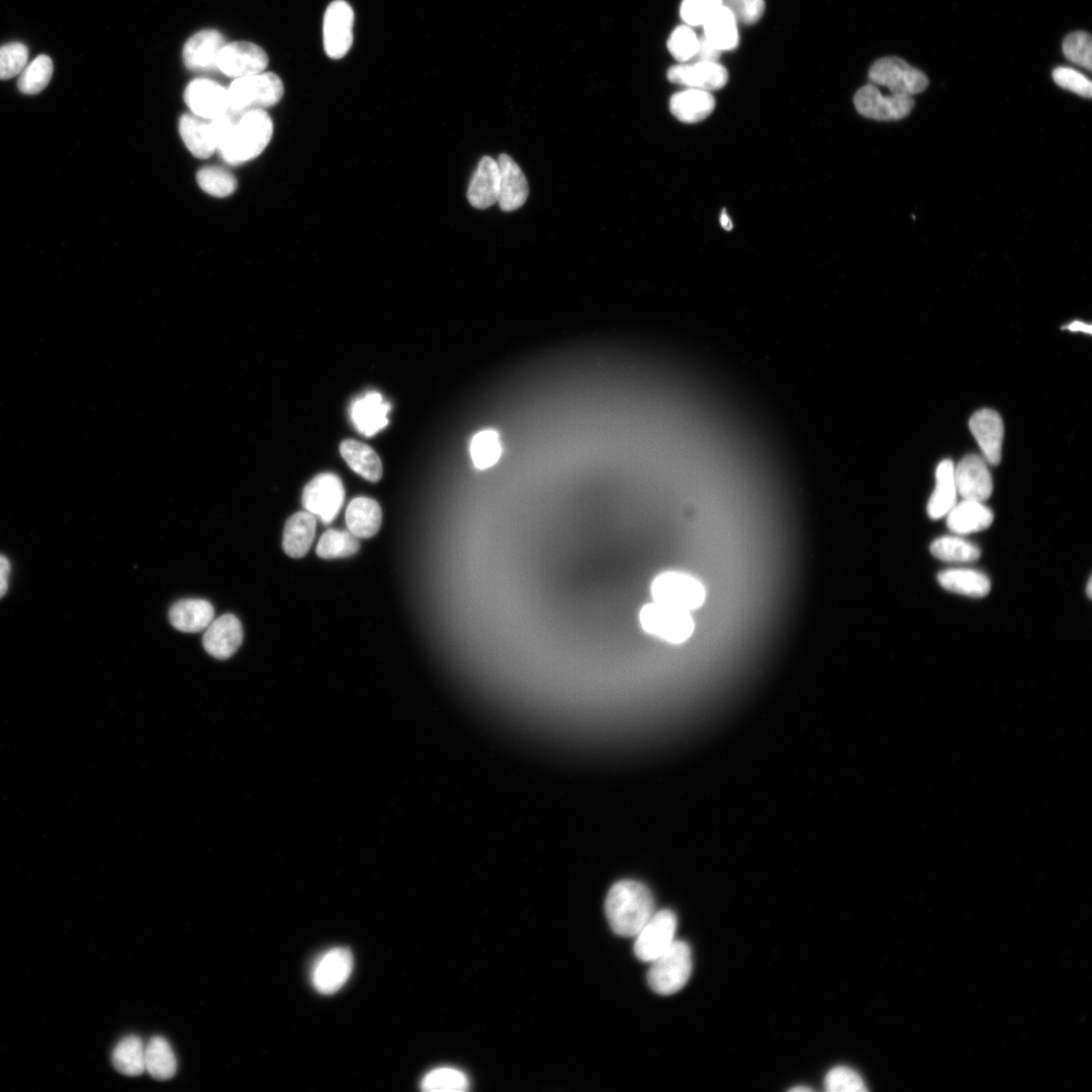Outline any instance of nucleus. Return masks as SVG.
<instances>
[{
	"label": "nucleus",
	"instance_id": "1",
	"mask_svg": "<svg viewBox=\"0 0 1092 1092\" xmlns=\"http://www.w3.org/2000/svg\"><path fill=\"white\" fill-rule=\"evenodd\" d=\"M212 120L219 140L218 151L232 165L259 157L273 138L274 122L265 109L244 112L229 109Z\"/></svg>",
	"mask_w": 1092,
	"mask_h": 1092
},
{
	"label": "nucleus",
	"instance_id": "2",
	"mask_svg": "<svg viewBox=\"0 0 1092 1092\" xmlns=\"http://www.w3.org/2000/svg\"><path fill=\"white\" fill-rule=\"evenodd\" d=\"M605 913L614 933L635 937L656 913L654 896L645 884L619 881L609 890Z\"/></svg>",
	"mask_w": 1092,
	"mask_h": 1092
},
{
	"label": "nucleus",
	"instance_id": "3",
	"mask_svg": "<svg viewBox=\"0 0 1092 1092\" xmlns=\"http://www.w3.org/2000/svg\"><path fill=\"white\" fill-rule=\"evenodd\" d=\"M869 84L885 96L913 97L925 92L929 86L927 76L897 57L877 60L868 75Z\"/></svg>",
	"mask_w": 1092,
	"mask_h": 1092
},
{
	"label": "nucleus",
	"instance_id": "4",
	"mask_svg": "<svg viewBox=\"0 0 1092 1092\" xmlns=\"http://www.w3.org/2000/svg\"><path fill=\"white\" fill-rule=\"evenodd\" d=\"M693 961L689 945L675 941L662 955L651 962L648 983L661 995L680 991L689 982Z\"/></svg>",
	"mask_w": 1092,
	"mask_h": 1092
},
{
	"label": "nucleus",
	"instance_id": "5",
	"mask_svg": "<svg viewBox=\"0 0 1092 1092\" xmlns=\"http://www.w3.org/2000/svg\"><path fill=\"white\" fill-rule=\"evenodd\" d=\"M285 94L282 80L273 73L235 80L228 89L230 109L244 112L278 105Z\"/></svg>",
	"mask_w": 1092,
	"mask_h": 1092
},
{
	"label": "nucleus",
	"instance_id": "6",
	"mask_svg": "<svg viewBox=\"0 0 1092 1092\" xmlns=\"http://www.w3.org/2000/svg\"><path fill=\"white\" fill-rule=\"evenodd\" d=\"M651 592L655 602L686 612L700 608L706 598L702 583L682 571L659 574L652 584Z\"/></svg>",
	"mask_w": 1092,
	"mask_h": 1092
},
{
	"label": "nucleus",
	"instance_id": "7",
	"mask_svg": "<svg viewBox=\"0 0 1092 1092\" xmlns=\"http://www.w3.org/2000/svg\"><path fill=\"white\" fill-rule=\"evenodd\" d=\"M345 489L341 479L334 474H321L304 489L302 503L306 511L329 526L344 504Z\"/></svg>",
	"mask_w": 1092,
	"mask_h": 1092
},
{
	"label": "nucleus",
	"instance_id": "8",
	"mask_svg": "<svg viewBox=\"0 0 1092 1092\" xmlns=\"http://www.w3.org/2000/svg\"><path fill=\"white\" fill-rule=\"evenodd\" d=\"M639 621L646 632L674 645H680L686 641L695 628L690 612L658 602L642 607Z\"/></svg>",
	"mask_w": 1092,
	"mask_h": 1092
},
{
	"label": "nucleus",
	"instance_id": "9",
	"mask_svg": "<svg viewBox=\"0 0 1092 1092\" xmlns=\"http://www.w3.org/2000/svg\"><path fill=\"white\" fill-rule=\"evenodd\" d=\"M677 927L678 920L672 911L656 912L635 936V956L642 962L654 961L676 941Z\"/></svg>",
	"mask_w": 1092,
	"mask_h": 1092
},
{
	"label": "nucleus",
	"instance_id": "10",
	"mask_svg": "<svg viewBox=\"0 0 1092 1092\" xmlns=\"http://www.w3.org/2000/svg\"><path fill=\"white\" fill-rule=\"evenodd\" d=\"M354 966L353 955L347 948H333L321 956L312 971L315 989L326 995L339 991L349 980Z\"/></svg>",
	"mask_w": 1092,
	"mask_h": 1092
},
{
	"label": "nucleus",
	"instance_id": "11",
	"mask_svg": "<svg viewBox=\"0 0 1092 1092\" xmlns=\"http://www.w3.org/2000/svg\"><path fill=\"white\" fill-rule=\"evenodd\" d=\"M269 56L259 45L250 42L226 44L218 62V71L238 80L265 73Z\"/></svg>",
	"mask_w": 1092,
	"mask_h": 1092
},
{
	"label": "nucleus",
	"instance_id": "12",
	"mask_svg": "<svg viewBox=\"0 0 1092 1092\" xmlns=\"http://www.w3.org/2000/svg\"><path fill=\"white\" fill-rule=\"evenodd\" d=\"M854 103L863 116L881 121L903 119L915 108L913 97L885 96L871 84L858 91Z\"/></svg>",
	"mask_w": 1092,
	"mask_h": 1092
},
{
	"label": "nucleus",
	"instance_id": "13",
	"mask_svg": "<svg viewBox=\"0 0 1092 1092\" xmlns=\"http://www.w3.org/2000/svg\"><path fill=\"white\" fill-rule=\"evenodd\" d=\"M354 13L344 0H335L327 10L324 40L327 54L332 59L343 58L353 43Z\"/></svg>",
	"mask_w": 1092,
	"mask_h": 1092
},
{
	"label": "nucleus",
	"instance_id": "14",
	"mask_svg": "<svg viewBox=\"0 0 1092 1092\" xmlns=\"http://www.w3.org/2000/svg\"><path fill=\"white\" fill-rule=\"evenodd\" d=\"M670 83L687 89L706 92L724 89L729 82V72L719 62L697 61L680 63L668 71Z\"/></svg>",
	"mask_w": 1092,
	"mask_h": 1092
},
{
	"label": "nucleus",
	"instance_id": "15",
	"mask_svg": "<svg viewBox=\"0 0 1092 1092\" xmlns=\"http://www.w3.org/2000/svg\"><path fill=\"white\" fill-rule=\"evenodd\" d=\"M955 482L963 500L984 502L992 494L993 483L988 464L978 455L966 457L955 467Z\"/></svg>",
	"mask_w": 1092,
	"mask_h": 1092
},
{
	"label": "nucleus",
	"instance_id": "16",
	"mask_svg": "<svg viewBox=\"0 0 1092 1092\" xmlns=\"http://www.w3.org/2000/svg\"><path fill=\"white\" fill-rule=\"evenodd\" d=\"M226 41L216 30H204L187 40L182 59L187 70L209 73L218 70V62Z\"/></svg>",
	"mask_w": 1092,
	"mask_h": 1092
},
{
	"label": "nucleus",
	"instance_id": "17",
	"mask_svg": "<svg viewBox=\"0 0 1092 1092\" xmlns=\"http://www.w3.org/2000/svg\"><path fill=\"white\" fill-rule=\"evenodd\" d=\"M184 101L191 113L210 120L230 109L228 90L209 80L191 82L185 90Z\"/></svg>",
	"mask_w": 1092,
	"mask_h": 1092
},
{
	"label": "nucleus",
	"instance_id": "18",
	"mask_svg": "<svg viewBox=\"0 0 1092 1092\" xmlns=\"http://www.w3.org/2000/svg\"><path fill=\"white\" fill-rule=\"evenodd\" d=\"M499 166V196L497 204L504 212L521 209L530 196L528 179L520 165L507 154L497 160Z\"/></svg>",
	"mask_w": 1092,
	"mask_h": 1092
},
{
	"label": "nucleus",
	"instance_id": "19",
	"mask_svg": "<svg viewBox=\"0 0 1092 1092\" xmlns=\"http://www.w3.org/2000/svg\"><path fill=\"white\" fill-rule=\"evenodd\" d=\"M243 641V629L239 619L232 614L219 617L206 629L203 644L205 650L218 660L231 658Z\"/></svg>",
	"mask_w": 1092,
	"mask_h": 1092
},
{
	"label": "nucleus",
	"instance_id": "20",
	"mask_svg": "<svg viewBox=\"0 0 1092 1092\" xmlns=\"http://www.w3.org/2000/svg\"><path fill=\"white\" fill-rule=\"evenodd\" d=\"M971 430L979 442L988 465L997 466L1001 461L1004 426L997 412L983 409L971 419Z\"/></svg>",
	"mask_w": 1092,
	"mask_h": 1092
},
{
	"label": "nucleus",
	"instance_id": "21",
	"mask_svg": "<svg viewBox=\"0 0 1092 1092\" xmlns=\"http://www.w3.org/2000/svg\"><path fill=\"white\" fill-rule=\"evenodd\" d=\"M179 133L191 154L200 159H208L218 151V136L210 119L185 113L179 120Z\"/></svg>",
	"mask_w": 1092,
	"mask_h": 1092
},
{
	"label": "nucleus",
	"instance_id": "22",
	"mask_svg": "<svg viewBox=\"0 0 1092 1092\" xmlns=\"http://www.w3.org/2000/svg\"><path fill=\"white\" fill-rule=\"evenodd\" d=\"M992 511L983 502L963 500L947 514L949 530L956 535L966 536L987 530L993 523Z\"/></svg>",
	"mask_w": 1092,
	"mask_h": 1092
},
{
	"label": "nucleus",
	"instance_id": "23",
	"mask_svg": "<svg viewBox=\"0 0 1092 1092\" xmlns=\"http://www.w3.org/2000/svg\"><path fill=\"white\" fill-rule=\"evenodd\" d=\"M391 404L376 392H370L355 400L351 406V418L355 428L371 437L387 427Z\"/></svg>",
	"mask_w": 1092,
	"mask_h": 1092
},
{
	"label": "nucleus",
	"instance_id": "24",
	"mask_svg": "<svg viewBox=\"0 0 1092 1092\" xmlns=\"http://www.w3.org/2000/svg\"><path fill=\"white\" fill-rule=\"evenodd\" d=\"M499 166L490 156H485L475 170L468 191L470 204L479 210L488 209L498 202Z\"/></svg>",
	"mask_w": 1092,
	"mask_h": 1092
},
{
	"label": "nucleus",
	"instance_id": "25",
	"mask_svg": "<svg viewBox=\"0 0 1092 1092\" xmlns=\"http://www.w3.org/2000/svg\"><path fill=\"white\" fill-rule=\"evenodd\" d=\"M215 610L212 604L203 599H186L176 602L169 611V620L174 628L186 633L206 630L213 622Z\"/></svg>",
	"mask_w": 1092,
	"mask_h": 1092
},
{
	"label": "nucleus",
	"instance_id": "26",
	"mask_svg": "<svg viewBox=\"0 0 1092 1092\" xmlns=\"http://www.w3.org/2000/svg\"><path fill=\"white\" fill-rule=\"evenodd\" d=\"M711 92L687 89L675 94L670 101L672 114L682 122L695 123L708 118L716 109Z\"/></svg>",
	"mask_w": 1092,
	"mask_h": 1092
},
{
	"label": "nucleus",
	"instance_id": "27",
	"mask_svg": "<svg viewBox=\"0 0 1092 1092\" xmlns=\"http://www.w3.org/2000/svg\"><path fill=\"white\" fill-rule=\"evenodd\" d=\"M940 585L947 591L973 598H983L989 594V577L977 569L950 568L938 575Z\"/></svg>",
	"mask_w": 1092,
	"mask_h": 1092
},
{
	"label": "nucleus",
	"instance_id": "28",
	"mask_svg": "<svg viewBox=\"0 0 1092 1092\" xmlns=\"http://www.w3.org/2000/svg\"><path fill=\"white\" fill-rule=\"evenodd\" d=\"M382 522L381 508L367 497L353 499L346 510V526L357 539H370L377 535Z\"/></svg>",
	"mask_w": 1092,
	"mask_h": 1092
},
{
	"label": "nucleus",
	"instance_id": "29",
	"mask_svg": "<svg viewBox=\"0 0 1092 1092\" xmlns=\"http://www.w3.org/2000/svg\"><path fill=\"white\" fill-rule=\"evenodd\" d=\"M317 530L316 517L308 511L298 512L289 519L284 531L283 547L294 558L304 557L310 550Z\"/></svg>",
	"mask_w": 1092,
	"mask_h": 1092
},
{
	"label": "nucleus",
	"instance_id": "30",
	"mask_svg": "<svg viewBox=\"0 0 1092 1092\" xmlns=\"http://www.w3.org/2000/svg\"><path fill=\"white\" fill-rule=\"evenodd\" d=\"M955 466L950 460L943 461L936 472V489L928 504L929 517L938 521L945 517L957 503Z\"/></svg>",
	"mask_w": 1092,
	"mask_h": 1092
},
{
	"label": "nucleus",
	"instance_id": "31",
	"mask_svg": "<svg viewBox=\"0 0 1092 1092\" xmlns=\"http://www.w3.org/2000/svg\"><path fill=\"white\" fill-rule=\"evenodd\" d=\"M340 453L350 469L363 479L377 483L382 477V465L379 457L368 445L353 439L344 440Z\"/></svg>",
	"mask_w": 1092,
	"mask_h": 1092
},
{
	"label": "nucleus",
	"instance_id": "32",
	"mask_svg": "<svg viewBox=\"0 0 1092 1092\" xmlns=\"http://www.w3.org/2000/svg\"><path fill=\"white\" fill-rule=\"evenodd\" d=\"M739 22L731 10L723 6L703 27V37L722 52L738 48Z\"/></svg>",
	"mask_w": 1092,
	"mask_h": 1092
},
{
	"label": "nucleus",
	"instance_id": "33",
	"mask_svg": "<svg viewBox=\"0 0 1092 1092\" xmlns=\"http://www.w3.org/2000/svg\"><path fill=\"white\" fill-rule=\"evenodd\" d=\"M112 1064L125 1076H140L145 1069V1046L140 1038L128 1036L122 1039L112 1052Z\"/></svg>",
	"mask_w": 1092,
	"mask_h": 1092
},
{
	"label": "nucleus",
	"instance_id": "34",
	"mask_svg": "<svg viewBox=\"0 0 1092 1092\" xmlns=\"http://www.w3.org/2000/svg\"><path fill=\"white\" fill-rule=\"evenodd\" d=\"M145 1069L157 1080H168L174 1076L177 1062L165 1039L155 1037L145 1046Z\"/></svg>",
	"mask_w": 1092,
	"mask_h": 1092
},
{
	"label": "nucleus",
	"instance_id": "35",
	"mask_svg": "<svg viewBox=\"0 0 1092 1092\" xmlns=\"http://www.w3.org/2000/svg\"><path fill=\"white\" fill-rule=\"evenodd\" d=\"M931 551L937 558L948 562H974L981 557L980 547L958 537H943L935 541Z\"/></svg>",
	"mask_w": 1092,
	"mask_h": 1092
},
{
	"label": "nucleus",
	"instance_id": "36",
	"mask_svg": "<svg viewBox=\"0 0 1092 1092\" xmlns=\"http://www.w3.org/2000/svg\"><path fill=\"white\" fill-rule=\"evenodd\" d=\"M421 1089L426 1092H464L470 1089V1080L460 1069L440 1067L423 1077Z\"/></svg>",
	"mask_w": 1092,
	"mask_h": 1092
},
{
	"label": "nucleus",
	"instance_id": "37",
	"mask_svg": "<svg viewBox=\"0 0 1092 1092\" xmlns=\"http://www.w3.org/2000/svg\"><path fill=\"white\" fill-rule=\"evenodd\" d=\"M360 544L349 532L329 530L320 539L317 554L321 558L348 557L358 552Z\"/></svg>",
	"mask_w": 1092,
	"mask_h": 1092
},
{
	"label": "nucleus",
	"instance_id": "38",
	"mask_svg": "<svg viewBox=\"0 0 1092 1092\" xmlns=\"http://www.w3.org/2000/svg\"><path fill=\"white\" fill-rule=\"evenodd\" d=\"M53 62L47 55H40L20 75L18 88L21 93L35 96L42 93L50 84L53 76Z\"/></svg>",
	"mask_w": 1092,
	"mask_h": 1092
},
{
	"label": "nucleus",
	"instance_id": "39",
	"mask_svg": "<svg viewBox=\"0 0 1092 1092\" xmlns=\"http://www.w3.org/2000/svg\"><path fill=\"white\" fill-rule=\"evenodd\" d=\"M471 457L477 469L486 470L497 464L502 455L499 435L494 430H484L471 442Z\"/></svg>",
	"mask_w": 1092,
	"mask_h": 1092
},
{
	"label": "nucleus",
	"instance_id": "40",
	"mask_svg": "<svg viewBox=\"0 0 1092 1092\" xmlns=\"http://www.w3.org/2000/svg\"><path fill=\"white\" fill-rule=\"evenodd\" d=\"M197 181L208 195L216 198H227L234 194L237 188L235 176L228 170L218 166H207L200 169L197 174Z\"/></svg>",
	"mask_w": 1092,
	"mask_h": 1092
},
{
	"label": "nucleus",
	"instance_id": "41",
	"mask_svg": "<svg viewBox=\"0 0 1092 1092\" xmlns=\"http://www.w3.org/2000/svg\"><path fill=\"white\" fill-rule=\"evenodd\" d=\"M29 49L22 43H10L0 47V81L20 76L27 67Z\"/></svg>",
	"mask_w": 1092,
	"mask_h": 1092
},
{
	"label": "nucleus",
	"instance_id": "42",
	"mask_svg": "<svg viewBox=\"0 0 1092 1092\" xmlns=\"http://www.w3.org/2000/svg\"><path fill=\"white\" fill-rule=\"evenodd\" d=\"M1064 56L1076 66L1087 70L1092 69V39L1086 32H1074L1068 35L1063 42Z\"/></svg>",
	"mask_w": 1092,
	"mask_h": 1092
},
{
	"label": "nucleus",
	"instance_id": "43",
	"mask_svg": "<svg viewBox=\"0 0 1092 1092\" xmlns=\"http://www.w3.org/2000/svg\"><path fill=\"white\" fill-rule=\"evenodd\" d=\"M698 46V36L692 27L687 25L676 28L668 40V49L671 55L680 63H688L695 58Z\"/></svg>",
	"mask_w": 1092,
	"mask_h": 1092
},
{
	"label": "nucleus",
	"instance_id": "44",
	"mask_svg": "<svg viewBox=\"0 0 1092 1092\" xmlns=\"http://www.w3.org/2000/svg\"><path fill=\"white\" fill-rule=\"evenodd\" d=\"M723 6V0H683L680 15L687 26L702 27Z\"/></svg>",
	"mask_w": 1092,
	"mask_h": 1092
},
{
	"label": "nucleus",
	"instance_id": "45",
	"mask_svg": "<svg viewBox=\"0 0 1092 1092\" xmlns=\"http://www.w3.org/2000/svg\"><path fill=\"white\" fill-rule=\"evenodd\" d=\"M825 1089L830 1092L867 1091L862 1077L853 1069L840 1066L832 1068L824 1080Z\"/></svg>",
	"mask_w": 1092,
	"mask_h": 1092
},
{
	"label": "nucleus",
	"instance_id": "46",
	"mask_svg": "<svg viewBox=\"0 0 1092 1092\" xmlns=\"http://www.w3.org/2000/svg\"><path fill=\"white\" fill-rule=\"evenodd\" d=\"M1054 82L1062 89L1072 92L1081 98L1092 97V85L1084 75L1070 68H1058L1053 72Z\"/></svg>",
	"mask_w": 1092,
	"mask_h": 1092
},
{
	"label": "nucleus",
	"instance_id": "47",
	"mask_svg": "<svg viewBox=\"0 0 1092 1092\" xmlns=\"http://www.w3.org/2000/svg\"><path fill=\"white\" fill-rule=\"evenodd\" d=\"M723 5L731 10L739 23L754 25L758 23L764 12V0H723Z\"/></svg>",
	"mask_w": 1092,
	"mask_h": 1092
},
{
	"label": "nucleus",
	"instance_id": "48",
	"mask_svg": "<svg viewBox=\"0 0 1092 1092\" xmlns=\"http://www.w3.org/2000/svg\"><path fill=\"white\" fill-rule=\"evenodd\" d=\"M722 51L714 46L710 41L706 40L703 36L699 38V46L696 58L698 61H710L718 62Z\"/></svg>",
	"mask_w": 1092,
	"mask_h": 1092
},
{
	"label": "nucleus",
	"instance_id": "49",
	"mask_svg": "<svg viewBox=\"0 0 1092 1092\" xmlns=\"http://www.w3.org/2000/svg\"><path fill=\"white\" fill-rule=\"evenodd\" d=\"M11 570L12 565L9 558L0 554V599H3L8 593Z\"/></svg>",
	"mask_w": 1092,
	"mask_h": 1092
},
{
	"label": "nucleus",
	"instance_id": "50",
	"mask_svg": "<svg viewBox=\"0 0 1092 1092\" xmlns=\"http://www.w3.org/2000/svg\"><path fill=\"white\" fill-rule=\"evenodd\" d=\"M1067 329L1072 331V332H1083V333H1086V334H1091V332H1092L1091 326L1079 323V321H1075V323L1071 324L1067 328Z\"/></svg>",
	"mask_w": 1092,
	"mask_h": 1092
},
{
	"label": "nucleus",
	"instance_id": "51",
	"mask_svg": "<svg viewBox=\"0 0 1092 1092\" xmlns=\"http://www.w3.org/2000/svg\"><path fill=\"white\" fill-rule=\"evenodd\" d=\"M721 224H722L723 228L726 229L727 231L733 230V227H734L733 222H732L730 216L726 213V211H724L722 216H721Z\"/></svg>",
	"mask_w": 1092,
	"mask_h": 1092
},
{
	"label": "nucleus",
	"instance_id": "52",
	"mask_svg": "<svg viewBox=\"0 0 1092 1092\" xmlns=\"http://www.w3.org/2000/svg\"><path fill=\"white\" fill-rule=\"evenodd\" d=\"M812 1090L813 1089L808 1087V1086H797V1087H794V1088L791 1089V1091H794V1092L795 1091L803 1092V1091H812Z\"/></svg>",
	"mask_w": 1092,
	"mask_h": 1092
},
{
	"label": "nucleus",
	"instance_id": "53",
	"mask_svg": "<svg viewBox=\"0 0 1092 1092\" xmlns=\"http://www.w3.org/2000/svg\"><path fill=\"white\" fill-rule=\"evenodd\" d=\"M1086 593H1087V596H1088V598H1091V596H1092V581H1091V577H1090V579H1089V581H1088V583H1087V587H1086Z\"/></svg>",
	"mask_w": 1092,
	"mask_h": 1092
}]
</instances>
